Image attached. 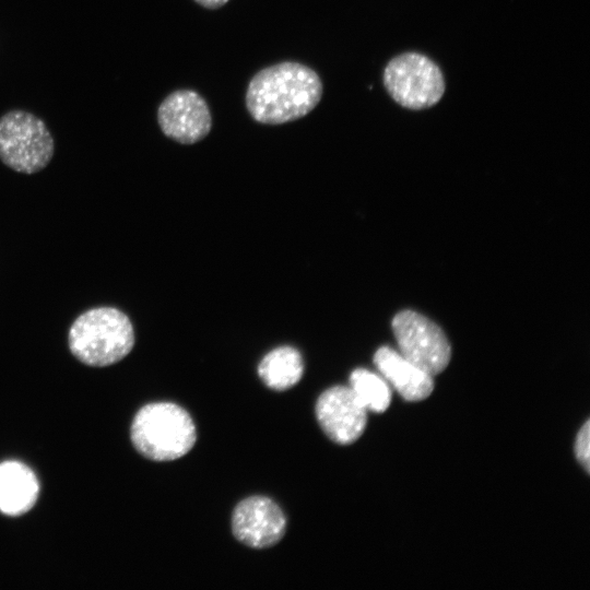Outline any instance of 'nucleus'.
<instances>
[{
    "mask_svg": "<svg viewBox=\"0 0 590 590\" xmlns=\"http://www.w3.org/2000/svg\"><path fill=\"white\" fill-rule=\"evenodd\" d=\"M575 453L580 462V464L585 468V470L589 473L590 468V423L587 421L583 426L580 428L575 444Z\"/></svg>",
    "mask_w": 590,
    "mask_h": 590,
    "instance_id": "14",
    "label": "nucleus"
},
{
    "mask_svg": "<svg viewBox=\"0 0 590 590\" xmlns=\"http://www.w3.org/2000/svg\"><path fill=\"white\" fill-rule=\"evenodd\" d=\"M382 80L393 101L413 110L434 106L446 88L439 67L427 56L414 51L392 58L384 70Z\"/></svg>",
    "mask_w": 590,
    "mask_h": 590,
    "instance_id": "5",
    "label": "nucleus"
},
{
    "mask_svg": "<svg viewBox=\"0 0 590 590\" xmlns=\"http://www.w3.org/2000/svg\"><path fill=\"white\" fill-rule=\"evenodd\" d=\"M200 5L208 9H217L224 5L228 0H194Z\"/></svg>",
    "mask_w": 590,
    "mask_h": 590,
    "instance_id": "15",
    "label": "nucleus"
},
{
    "mask_svg": "<svg viewBox=\"0 0 590 590\" xmlns=\"http://www.w3.org/2000/svg\"><path fill=\"white\" fill-rule=\"evenodd\" d=\"M374 364L388 385L406 401H421L433 392V376L392 347H379Z\"/></svg>",
    "mask_w": 590,
    "mask_h": 590,
    "instance_id": "10",
    "label": "nucleus"
},
{
    "mask_svg": "<svg viewBox=\"0 0 590 590\" xmlns=\"http://www.w3.org/2000/svg\"><path fill=\"white\" fill-rule=\"evenodd\" d=\"M315 412L321 429L339 445L356 441L365 430L367 410L350 387L334 386L323 391Z\"/></svg>",
    "mask_w": 590,
    "mask_h": 590,
    "instance_id": "8",
    "label": "nucleus"
},
{
    "mask_svg": "<svg viewBox=\"0 0 590 590\" xmlns=\"http://www.w3.org/2000/svg\"><path fill=\"white\" fill-rule=\"evenodd\" d=\"M286 520L270 498L252 496L241 500L233 512L232 529L243 544L263 548L276 544L284 535Z\"/></svg>",
    "mask_w": 590,
    "mask_h": 590,
    "instance_id": "9",
    "label": "nucleus"
},
{
    "mask_svg": "<svg viewBox=\"0 0 590 590\" xmlns=\"http://www.w3.org/2000/svg\"><path fill=\"white\" fill-rule=\"evenodd\" d=\"M392 331L399 352L433 377L448 366L450 344L444 331L427 317L413 310L400 311L392 320Z\"/></svg>",
    "mask_w": 590,
    "mask_h": 590,
    "instance_id": "6",
    "label": "nucleus"
},
{
    "mask_svg": "<svg viewBox=\"0 0 590 590\" xmlns=\"http://www.w3.org/2000/svg\"><path fill=\"white\" fill-rule=\"evenodd\" d=\"M55 141L44 120L13 109L0 117V160L9 168L32 175L48 166Z\"/></svg>",
    "mask_w": 590,
    "mask_h": 590,
    "instance_id": "4",
    "label": "nucleus"
},
{
    "mask_svg": "<svg viewBox=\"0 0 590 590\" xmlns=\"http://www.w3.org/2000/svg\"><path fill=\"white\" fill-rule=\"evenodd\" d=\"M157 122L166 137L182 144H193L210 132L212 116L200 94L192 90H178L158 106Z\"/></svg>",
    "mask_w": 590,
    "mask_h": 590,
    "instance_id": "7",
    "label": "nucleus"
},
{
    "mask_svg": "<svg viewBox=\"0 0 590 590\" xmlns=\"http://www.w3.org/2000/svg\"><path fill=\"white\" fill-rule=\"evenodd\" d=\"M134 448L154 461H170L187 455L197 433L189 413L170 402L150 403L135 414L130 429Z\"/></svg>",
    "mask_w": 590,
    "mask_h": 590,
    "instance_id": "3",
    "label": "nucleus"
},
{
    "mask_svg": "<svg viewBox=\"0 0 590 590\" xmlns=\"http://www.w3.org/2000/svg\"><path fill=\"white\" fill-rule=\"evenodd\" d=\"M39 484L34 472L19 461L0 463V510L8 516H20L36 503Z\"/></svg>",
    "mask_w": 590,
    "mask_h": 590,
    "instance_id": "11",
    "label": "nucleus"
},
{
    "mask_svg": "<svg viewBox=\"0 0 590 590\" xmlns=\"http://www.w3.org/2000/svg\"><path fill=\"white\" fill-rule=\"evenodd\" d=\"M304 364L300 353L292 346H280L269 352L260 362L258 374L266 386L286 390L302 378Z\"/></svg>",
    "mask_w": 590,
    "mask_h": 590,
    "instance_id": "12",
    "label": "nucleus"
},
{
    "mask_svg": "<svg viewBox=\"0 0 590 590\" xmlns=\"http://www.w3.org/2000/svg\"><path fill=\"white\" fill-rule=\"evenodd\" d=\"M134 329L129 317L113 306H98L80 314L69 328L72 355L92 367L118 363L133 349Z\"/></svg>",
    "mask_w": 590,
    "mask_h": 590,
    "instance_id": "2",
    "label": "nucleus"
},
{
    "mask_svg": "<svg viewBox=\"0 0 590 590\" xmlns=\"http://www.w3.org/2000/svg\"><path fill=\"white\" fill-rule=\"evenodd\" d=\"M350 389L367 410L374 413L385 412L391 402V388L381 375L357 368L352 371Z\"/></svg>",
    "mask_w": 590,
    "mask_h": 590,
    "instance_id": "13",
    "label": "nucleus"
},
{
    "mask_svg": "<svg viewBox=\"0 0 590 590\" xmlns=\"http://www.w3.org/2000/svg\"><path fill=\"white\" fill-rule=\"evenodd\" d=\"M321 96L322 83L312 69L284 61L253 75L247 87L246 106L256 121L281 125L309 114Z\"/></svg>",
    "mask_w": 590,
    "mask_h": 590,
    "instance_id": "1",
    "label": "nucleus"
}]
</instances>
